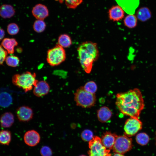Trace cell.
<instances>
[{
  "mask_svg": "<svg viewBox=\"0 0 156 156\" xmlns=\"http://www.w3.org/2000/svg\"><path fill=\"white\" fill-rule=\"evenodd\" d=\"M116 104L124 115L139 118L144 107V101L140 90L135 88L124 92L118 93Z\"/></svg>",
  "mask_w": 156,
  "mask_h": 156,
  "instance_id": "1",
  "label": "cell"
},
{
  "mask_svg": "<svg viewBox=\"0 0 156 156\" xmlns=\"http://www.w3.org/2000/svg\"><path fill=\"white\" fill-rule=\"evenodd\" d=\"M78 56L82 67L87 73H90L93 63L99 55L97 44L91 41L80 44L77 48Z\"/></svg>",
  "mask_w": 156,
  "mask_h": 156,
  "instance_id": "2",
  "label": "cell"
},
{
  "mask_svg": "<svg viewBox=\"0 0 156 156\" xmlns=\"http://www.w3.org/2000/svg\"><path fill=\"white\" fill-rule=\"evenodd\" d=\"M36 77L35 73L27 71L21 74L14 75L13 76L12 81L15 85L27 92L32 90L38 82Z\"/></svg>",
  "mask_w": 156,
  "mask_h": 156,
  "instance_id": "3",
  "label": "cell"
},
{
  "mask_svg": "<svg viewBox=\"0 0 156 156\" xmlns=\"http://www.w3.org/2000/svg\"><path fill=\"white\" fill-rule=\"evenodd\" d=\"M74 100L77 106L90 108L95 104L96 97L95 94L88 92L82 86L78 88L75 93Z\"/></svg>",
  "mask_w": 156,
  "mask_h": 156,
  "instance_id": "4",
  "label": "cell"
},
{
  "mask_svg": "<svg viewBox=\"0 0 156 156\" xmlns=\"http://www.w3.org/2000/svg\"><path fill=\"white\" fill-rule=\"evenodd\" d=\"M66 53L64 48L58 44L47 51V61L51 66H57L66 59Z\"/></svg>",
  "mask_w": 156,
  "mask_h": 156,
  "instance_id": "5",
  "label": "cell"
},
{
  "mask_svg": "<svg viewBox=\"0 0 156 156\" xmlns=\"http://www.w3.org/2000/svg\"><path fill=\"white\" fill-rule=\"evenodd\" d=\"M89 156H111L110 150L103 145L101 138L98 136H94L89 142Z\"/></svg>",
  "mask_w": 156,
  "mask_h": 156,
  "instance_id": "6",
  "label": "cell"
},
{
  "mask_svg": "<svg viewBox=\"0 0 156 156\" xmlns=\"http://www.w3.org/2000/svg\"><path fill=\"white\" fill-rule=\"evenodd\" d=\"M132 140L126 135L118 136L112 149L114 152L124 154L132 148Z\"/></svg>",
  "mask_w": 156,
  "mask_h": 156,
  "instance_id": "7",
  "label": "cell"
},
{
  "mask_svg": "<svg viewBox=\"0 0 156 156\" xmlns=\"http://www.w3.org/2000/svg\"><path fill=\"white\" fill-rule=\"evenodd\" d=\"M142 122L139 118L130 117L126 121L124 126L125 135L129 137L135 135L142 128Z\"/></svg>",
  "mask_w": 156,
  "mask_h": 156,
  "instance_id": "8",
  "label": "cell"
},
{
  "mask_svg": "<svg viewBox=\"0 0 156 156\" xmlns=\"http://www.w3.org/2000/svg\"><path fill=\"white\" fill-rule=\"evenodd\" d=\"M40 136L36 131L32 130L27 131L24 134V140L25 144L30 146L36 145L40 142Z\"/></svg>",
  "mask_w": 156,
  "mask_h": 156,
  "instance_id": "9",
  "label": "cell"
},
{
  "mask_svg": "<svg viewBox=\"0 0 156 156\" xmlns=\"http://www.w3.org/2000/svg\"><path fill=\"white\" fill-rule=\"evenodd\" d=\"M16 115L18 119L20 121L27 122L33 118V112L31 108L24 106L19 107L17 109Z\"/></svg>",
  "mask_w": 156,
  "mask_h": 156,
  "instance_id": "10",
  "label": "cell"
},
{
  "mask_svg": "<svg viewBox=\"0 0 156 156\" xmlns=\"http://www.w3.org/2000/svg\"><path fill=\"white\" fill-rule=\"evenodd\" d=\"M33 16L37 19L43 20L49 14L48 10L44 5L38 4L36 5L32 10Z\"/></svg>",
  "mask_w": 156,
  "mask_h": 156,
  "instance_id": "11",
  "label": "cell"
},
{
  "mask_svg": "<svg viewBox=\"0 0 156 156\" xmlns=\"http://www.w3.org/2000/svg\"><path fill=\"white\" fill-rule=\"evenodd\" d=\"M50 90V86L45 81H38L36 86H34L33 92L36 96L40 97L47 94Z\"/></svg>",
  "mask_w": 156,
  "mask_h": 156,
  "instance_id": "12",
  "label": "cell"
},
{
  "mask_svg": "<svg viewBox=\"0 0 156 156\" xmlns=\"http://www.w3.org/2000/svg\"><path fill=\"white\" fill-rule=\"evenodd\" d=\"M118 135L115 133L106 131L102 135L101 140L104 146L109 150L112 149Z\"/></svg>",
  "mask_w": 156,
  "mask_h": 156,
  "instance_id": "13",
  "label": "cell"
},
{
  "mask_svg": "<svg viewBox=\"0 0 156 156\" xmlns=\"http://www.w3.org/2000/svg\"><path fill=\"white\" fill-rule=\"evenodd\" d=\"M109 14L110 19L114 21L120 20L124 16V10L119 5L113 6L109 10Z\"/></svg>",
  "mask_w": 156,
  "mask_h": 156,
  "instance_id": "14",
  "label": "cell"
},
{
  "mask_svg": "<svg viewBox=\"0 0 156 156\" xmlns=\"http://www.w3.org/2000/svg\"><path fill=\"white\" fill-rule=\"evenodd\" d=\"M112 112L109 108L106 106L101 107L97 111V116L99 120L102 122H105L111 118Z\"/></svg>",
  "mask_w": 156,
  "mask_h": 156,
  "instance_id": "15",
  "label": "cell"
},
{
  "mask_svg": "<svg viewBox=\"0 0 156 156\" xmlns=\"http://www.w3.org/2000/svg\"><path fill=\"white\" fill-rule=\"evenodd\" d=\"M15 13V10L11 5L3 4L0 6V16L3 18H10Z\"/></svg>",
  "mask_w": 156,
  "mask_h": 156,
  "instance_id": "16",
  "label": "cell"
},
{
  "mask_svg": "<svg viewBox=\"0 0 156 156\" xmlns=\"http://www.w3.org/2000/svg\"><path fill=\"white\" fill-rule=\"evenodd\" d=\"M18 44L17 41L13 38H4L1 43V46L6 49L8 53L10 54H12L14 53V47Z\"/></svg>",
  "mask_w": 156,
  "mask_h": 156,
  "instance_id": "17",
  "label": "cell"
},
{
  "mask_svg": "<svg viewBox=\"0 0 156 156\" xmlns=\"http://www.w3.org/2000/svg\"><path fill=\"white\" fill-rule=\"evenodd\" d=\"M136 17L140 21L144 22L151 18V13L148 8L143 7L140 8L137 11Z\"/></svg>",
  "mask_w": 156,
  "mask_h": 156,
  "instance_id": "18",
  "label": "cell"
},
{
  "mask_svg": "<svg viewBox=\"0 0 156 156\" xmlns=\"http://www.w3.org/2000/svg\"><path fill=\"white\" fill-rule=\"evenodd\" d=\"M14 116L10 112H6L3 114L0 118V122L2 127L4 128L9 127L13 123Z\"/></svg>",
  "mask_w": 156,
  "mask_h": 156,
  "instance_id": "19",
  "label": "cell"
},
{
  "mask_svg": "<svg viewBox=\"0 0 156 156\" xmlns=\"http://www.w3.org/2000/svg\"><path fill=\"white\" fill-rule=\"evenodd\" d=\"M117 3L127 13L132 14L133 0H116Z\"/></svg>",
  "mask_w": 156,
  "mask_h": 156,
  "instance_id": "20",
  "label": "cell"
},
{
  "mask_svg": "<svg viewBox=\"0 0 156 156\" xmlns=\"http://www.w3.org/2000/svg\"><path fill=\"white\" fill-rule=\"evenodd\" d=\"M72 44V40L69 35L63 34L59 36L58 44L63 48H68Z\"/></svg>",
  "mask_w": 156,
  "mask_h": 156,
  "instance_id": "21",
  "label": "cell"
},
{
  "mask_svg": "<svg viewBox=\"0 0 156 156\" xmlns=\"http://www.w3.org/2000/svg\"><path fill=\"white\" fill-rule=\"evenodd\" d=\"M11 96L8 93L4 92L0 94V106L3 107L9 106L12 102Z\"/></svg>",
  "mask_w": 156,
  "mask_h": 156,
  "instance_id": "22",
  "label": "cell"
},
{
  "mask_svg": "<svg viewBox=\"0 0 156 156\" xmlns=\"http://www.w3.org/2000/svg\"><path fill=\"white\" fill-rule=\"evenodd\" d=\"M124 24L125 26L130 28L135 27L137 25V18L133 14H130L125 18Z\"/></svg>",
  "mask_w": 156,
  "mask_h": 156,
  "instance_id": "23",
  "label": "cell"
},
{
  "mask_svg": "<svg viewBox=\"0 0 156 156\" xmlns=\"http://www.w3.org/2000/svg\"><path fill=\"white\" fill-rule=\"evenodd\" d=\"M135 140L138 144L141 146H144L148 143L150 140V138L149 136L146 133L142 132L136 135Z\"/></svg>",
  "mask_w": 156,
  "mask_h": 156,
  "instance_id": "24",
  "label": "cell"
},
{
  "mask_svg": "<svg viewBox=\"0 0 156 156\" xmlns=\"http://www.w3.org/2000/svg\"><path fill=\"white\" fill-rule=\"evenodd\" d=\"M11 138L10 132L7 130L0 131V144L5 145H8Z\"/></svg>",
  "mask_w": 156,
  "mask_h": 156,
  "instance_id": "25",
  "label": "cell"
},
{
  "mask_svg": "<svg viewBox=\"0 0 156 156\" xmlns=\"http://www.w3.org/2000/svg\"><path fill=\"white\" fill-rule=\"evenodd\" d=\"M46 27V24L43 20L37 19L34 23L33 28L36 32L41 33L43 32Z\"/></svg>",
  "mask_w": 156,
  "mask_h": 156,
  "instance_id": "26",
  "label": "cell"
},
{
  "mask_svg": "<svg viewBox=\"0 0 156 156\" xmlns=\"http://www.w3.org/2000/svg\"><path fill=\"white\" fill-rule=\"evenodd\" d=\"M7 64L12 67H16L18 66L20 62L19 58L14 55L7 56L5 60Z\"/></svg>",
  "mask_w": 156,
  "mask_h": 156,
  "instance_id": "27",
  "label": "cell"
},
{
  "mask_svg": "<svg viewBox=\"0 0 156 156\" xmlns=\"http://www.w3.org/2000/svg\"><path fill=\"white\" fill-rule=\"evenodd\" d=\"M61 3L64 2L67 7L74 9L77 8L83 1V0H56Z\"/></svg>",
  "mask_w": 156,
  "mask_h": 156,
  "instance_id": "28",
  "label": "cell"
},
{
  "mask_svg": "<svg viewBox=\"0 0 156 156\" xmlns=\"http://www.w3.org/2000/svg\"><path fill=\"white\" fill-rule=\"evenodd\" d=\"M83 88L86 91L93 94H95L97 89L96 84L93 81H90L87 82Z\"/></svg>",
  "mask_w": 156,
  "mask_h": 156,
  "instance_id": "29",
  "label": "cell"
},
{
  "mask_svg": "<svg viewBox=\"0 0 156 156\" xmlns=\"http://www.w3.org/2000/svg\"><path fill=\"white\" fill-rule=\"evenodd\" d=\"M19 27L18 25L14 23L9 24L7 27V31L10 35H14L17 34L19 31Z\"/></svg>",
  "mask_w": 156,
  "mask_h": 156,
  "instance_id": "30",
  "label": "cell"
},
{
  "mask_svg": "<svg viewBox=\"0 0 156 156\" xmlns=\"http://www.w3.org/2000/svg\"><path fill=\"white\" fill-rule=\"evenodd\" d=\"M93 136L92 132L89 129L83 130L81 134V138L85 141L89 142L92 139Z\"/></svg>",
  "mask_w": 156,
  "mask_h": 156,
  "instance_id": "31",
  "label": "cell"
},
{
  "mask_svg": "<svg viewBox=\"0 0 156 156\" xmlns=\"http://www.w3.org/2000/svg\"><path fill=\"white\" fill-rule=\"evenodd\" d=\"M40 153L42 156H51L52 151L49 147L44 146L40 150Z\"/></svg>",
  "mask_w": 156,
  "mask_h": 156,
  "instance_id": "32",
  "label": "cell"
},
{
  "mask_svg": "<svg viewBox=\"0 0 156 156\" xmlns=\"http://www.w3.org/2000/svg\"><path fill=\"white\" fill-rule=\"evenodd\" d=\"M8 52L0 46V65L3 64L7 57Z\"/></svg>",
  "mask_w": 156,
  "mask_h": 156,
  "instance_id": "33",
  "label": "cell"
},
{
  "mask_svg": "<svg viewBox=\"0 0 156 156\" xmlns=\"http://www.w3.org/2000/svg\"><path fill=\"white\" fill-rule=\"evenodd\" d=\"M5 35V32L2 28H0V41L4 37Z\"/></svg>",
  "mask_w": 156,
  "mask_h": 156,
  "instance_id": "34",
  "label": "cell"
},
{
  "mask_svg": "<svg viewBox=\"0 0 156 156\" xmlns=\"http://www.w3.org/2000/svg\"><path fill=\"white\" fill-rule=\"evenodd\" d=\"M113 156H125L123 154L115 153Z\"/></svg>",
  "mask_w": 156,
  "mask_h": 156,
  "instance_id": "35",
  "label": "cell"
},
{
  "mask_svg": "<svg viewBox=\"0 0 156 156\" xmlns=\"http://www.w3.org/2000/svg\"><path fill=\"white\" fill-rule=\"evenodd\" d=\"M79 156H86V155H81Z\"/></svg>",
  "mask_w": 156,
  "mask_h": 156,
  "instance_id": "36",
  "label": "cell"
}]
</instances>
